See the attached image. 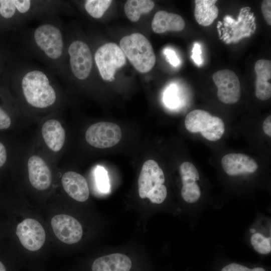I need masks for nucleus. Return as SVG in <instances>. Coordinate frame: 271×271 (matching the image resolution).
<instances>
[{"label":"nucleus","instance_id":"f257e3e1","mask_svg":"<svg viewBox=\"0 0 271 271\" xmlns=\"http://www.w3.org/2000/svg\"><path fill=\"white\" fill-rule=\"evenodd\" d=\"M22 88L24 97L31 105L40 108L53 105L56 94L45 73L38 70L29 71L22 80Z\"/></svg>","mask_w":271,"mask_h":271},{"label":"nucleus","instance_id":"f03ea898","mask_svg":"<svg viewBox=\"0 0 271 271\" xmlns=\"http://www.w3.org/2000/svg\"><path fill=\"white\" fill-rule=\"evenodd\" d=\"M120 48L135 69L141 73L150 71L156 63V56L148 39L140 33L123 37Z\"/></svg>","mask_w":271,"mask_h":271},{"label":"nucleus","instance_id":"7ed1b4c3","mask_svg":"<svg viewBox=\"0 0 271 271\" xmlns=\"http://www.w3.org/2000/svg\"><path fill=\"white\" fill-rule=\"evenodd\" d=\"M186 128L192 133L200 132L206 139L215 142L220 140L225 131L222 119L211 115L202 109H195L190 112L185 119Z\"/></svg>","mask_w":271,"mask_h":271},{"label":"nucleus","instance_id":"20e7f679","mask_svg":"<svg viewBox=\"0 0 271 271\" xmlns=\"http://www.w3.org/2000/svg\"><path fill=\"white\" fill-rule=\"evenodd\" d=\"M250 8H242L237 21L230 16L224 18V28H221L223 34L220 37L225 43H236L243 38L249 37L255 29V18L253 13L250 12Z\"/></svg>","mask_w":271,"mask_h":271},{"label":"nucleus","instance_id":"39448f33","mask_svg":"<svg viewBox=\"0 0 271 271\" xmlns=\"http://www.w3.org/2000/svg\"><path fill=\"white\" fill-rule=\"evenodd\" d=\"M94 59L101 77L106 81L113 80L116 70L126 62L122 50L114 43L100 46L95 53Z\"/></svg>","mask_w":271,"mask_h":271},{"label":"nucleus","instance_id":"423d86ee","mask_svg":"<svg viewBox=\"0 0 271 271\" xmlns=\"http://www.w3.org/2000/svg\"><path fill=\"white\" fill-rule=\"evenodd\" d=\"M34 37L37 45L48 57L57 59L62 56L63 41L59 28L50 24H43L35 30Z\"/></svg>","mask_w":271,"mask_h":271},{"label":"nucleus","instance_id":"0eeeda50","mask_svg":"<svg viewBox=\"0 0 271 271\" xmlns=\"http://www.w3.org/2000/svg\"><path fill=\"white\" fill-rule=\"evenodd\" d=\"M121 130L115 123L99 122L92 124L85 132L87 142L91 146L99 149L112 147L121 138Z\"/></svg>","mask_w":271,"mask_h":271},{"label":"nucleus","instance_id":"6e6552de","mask_svg":"<svg viewBox=\"0 0 271 271\" xmlns=\"http://www.w3.org/2000/svg\"><path fill=\"white\" fill-rule=\"evenodd\" d=\"M213 80L217 88V95L223 103L231 104L238 101L241 88L239 79L232 70L223 69L212 75Z\"/></svg>","mask_w":271,"mask_h":271},{"label":"nucleus","instance_id":"1a4fd4ad","mask_svg":"<svg viewBox=\"0 0 271 271\" xmlns=\"http://www.w3.org/2000/svg\"><path fill=\"white\" fill-rule=\"evenodd\" d=\"M68 51L74 75L80 80L86 79L91 72L93 63L88 46L81 41H75L70 45Z\"/></svg>","mask_w":271,"mask_h":271},{"label":"nucleus","instance_id":"9d476101","mask_svg":"<svg viewBox=\"0 0 271 271\" xmlns=\"http://www.w3.org/2000/svg\"><path fill=\"white\" fill-rule=\"evenodd\" d=\"M16 234L22 245L30 251H36L43 245L46 233L42 225L36 220L27 218L17 226Z\"/></svg>","mask_w":271,"mask_h":271},{"label":"nucleus","instance_id":"9b49d317","mask_svg":"<svg viewBox=\"0 0 271 271\" xmlns=\"http://www.w3.org/2000/svg\"><path fill=\"white\" fill-rule=\"evenodd\" d=\"M51 224L56 237L66 244L77 243L82 236L81 224L71 216L56 215L52 218Z\"/></svg>","mask_w":271,"mask_h":271},{"label":"nucleus","instance_id":"f8f14e48","mask_svg":"<svg viewBox=\"0 0 271 271\" xmlns=\"http://www.w3.org/2000/svg\"><path fill=\"white\" fill-rule=\"evenodd\" d=\"M165 181L164 172L158 163L153 160L146 161L142 166L138 179L140 197L146 198L151 190L163 184Z\"/></svg>","mask_w":271,"mask_h":271},{"label":"nucleus","instance_id":"ddd939ff","mask_svg":"<svg viewBox=\"0 0 271 271\" xmlns=\"http://www.w3.org/2000/svg\"><path fill=\"white\" fill-rule=\"evenodd\" d=\"M179 173L183 184L181 189L183 199L189 203L196 202L201 196L200 189L196 182L199 179L197 169L191 163L185 162L180 165Z\"/></svg>","mask_w":271,"mask_h":271},{"label":"nucleus","instance_id":"4468645a","mask_svg":"<svg viewBox=\"0 0 271 271\" xmlns=\"http://www.w3.org/2000/svg\"><path fill=\"white\" fill-rule=\"evenodd\" d=\"M221 164L225 172L230 176L253 173L258 168L254 159L243 154L225 155L222 157Z\"/></svg>","mask_w":271,"mask_h":271},{"label":"nucleus","instance_id":"2eb2a0df","mask_svg":"<svg viewBox=\"0 0 271 271\" xmlns=\"http://www.w3.org/2000/svg\"><path fill=\"white\" fill-rule=\"evenodd\" d=\"M29 181L33 187L45 190L50 186L51 173L44 160L38 156L31 157L28 162Z\"/></svg>","mask_w":271,"mask_h":271},{"label":"nucleus","instance_id":"dca6fc26","mask_svg":"<svg viewBox=\"0 0 271 271\" xmlns=\"http://www.w3.org/2000/svg\"><path fill=\"white\" fill-rule=\"evenodd\" d=\"M65 192L73 199L79 202L86 201L89 196L87 181L81 175L73 171L65 173L61 179Z\"/></svg>","mask_w":271,"mask_h":271},{"label":"nucleus","instance_id":"f3484780","mask_svg":"<svg viewBox=\"0 0 271 271\" xmlns=\"http://www.w3.org/2000/svg\"><path fill=\"white\" fill-rule=\"evenodd\" d=\"M256 78L255 96L259 100L265 101L271 97V61L260 59L254 65Z\"/></svg>","mask_w":271,"mask_h":271},{"label":"nucleus","instance_id":"a211bd4d","mask_svg":"<svg viewBox=\"0 0 271 271\" xmlns=\"http://www.w3.org/2000/svg\"><path fill=\"white\" fill-rule=\"evenodd\" d=\"M132 261L125 254L114 253L96 258L91 265V271H130Z\"/></svg>","mask_w":271,"mask_h":271},{"label":"nucleus","instance_id":"6ab92c4d","mask_svg":"<svg viewBox=\"0 0 271 271\" xmlns=\"http://www.w3.org/2000/svg\"><path fill=\"white\" fill-rule=\"evenodd\" d=\"M183 19L179 15L165 11L157 12L152 22L153 31L158 34L166 31L179 32L185 27Z\"/></svg>","mask_w":271,"mask_h":271},{"label":"nucleus","instance_id":"aec40b11","mask_svg":"<svg viewBox=\"0 0 271 271\" xmlns=\"http://www.w3.org/2000/svg\"><path fill=\"white\" fill-rule=\"evenodd\" d=\"M43 139L49 147L54 152L59 151L65 141V131L61 123L56 119L47 120L42 126Z\"/></svg>","mask_w":271,"mask_h":271},{"label":"nucleus","instance_id":"412c9836","mask_svg":"<svg viewBox=\"0 0 271 271\" xmlns=\"http://www.w3.org/2000/svg\"><path fill=\"white\" fill-rule=\"evenodd\" d=\"M194 17L197 22L203 26L211 25L217 18L218 9L216 0H195Z\"/></svg>","mask_w":271,"mask_h":271},{"label":"nucleus","instance_id":"4be33fe9","mask_svg":"<svg viewBox=\"0 0 271 271\" xmlns=\"http://www.w3.org/2000/svg\"><path fill=\"white\" fill-rule=\"evenodd\" d=\"M155 3L150 0H128L124 4V9L127 18L133 22H137L143 14L151 11Z\"/></svg>","mask_w":271,"mask_h":271},{"label":"nucleus","instance_id":"5701e85b","mask_svg":"<svg viewBox=\"0 0 271 271\" xmlns=\"http://www.w3.org/2000/svg\"><path fill=\"white\" fill-rule=\"evenodd\" d=\"M112 2L111 0H87L85 3V9L92 17L99 19L102 17Z\"/></svg>","mask_w":271,"mask_h":271},{"label":"nucleus","instance_id":"b1692460","mask_svg":"<svg viewBox=\"0 0 271 271\" xmlns=\"http://www.w3.org/2000/svg\"><path fill=\"white\" fill-rule=\"evenodd\" d=\"M250 241L254 249L259 253L266 254L270 252V237H266L259 233L255 232L251 236Z\"/></svg>","mask_w":271,"mask_h":271},{"label":"nucleus","instance_id":"393cba45","mask_svg":"<svg viewBox=\"0 0 271 271\" xmlns=\"http://www.w3.org/2000/svg\"><path fill=\"white\" fill-rule=\"evenodd\" d=\"M95 178L99 190L103 193H107L109 190V179L107 172L101 166H97L95 170Z\"/></svg>","mask_w":271,"mask_h":271},{"label":"nucleus","instance_id":"a878e982","mask_svg":"<svg viewBox=\"0 0 271 271\" xmlns=\"http://www.w3.org/2000/svg\"><path fill=\"white\" fill-rule=\"evenodd\" d=\"M167 195V188L164 184H162L151 190L147 194L146 198H149L152 203L159 204L164 201Z\"/></svg>","mask_w":271,"mask_h":271},{"label":"nucleus","instance_id":"bb28decb","mask_svg":"<svg viewBox=\"0 0 271 271\" xmlns=\"http://www.w3.org/2000/svg\"><path fill=\"white\" fill-rule=\"evenodd\" d=\"M17 0H0V15L4 18L13 17L17 10Z\"/></svg>","mask_w":271,"mask_h":271},{"label":"nucleus","instance_id":"cd10ccee","mask_svg":"<svg viewBox=\"0 0 271 271\" xmlns=\"http://www.w3.org/2000/svg\"><path fill=\"white\" fill-rule=\"evenodd\" d=\"M164 101L171 107H175L178 104V98L176 91V87L171 86L166 91Z\"/></svg>","mask_w":271,"mask_h":271},{"label":"nucleus","instance_id":"c85d7f7f","mask_svg":"<svg viewBox=\"0 0 271 271\" xmlns=\"http://www.w3.org/2000/svg\"><path fill=\"white\" fill-rule=\"evenodd\" d=\"M221 271H265L261 267H255L253 269L249 268L245 266L237 264L231 263L224 267Z\"/></svg>","mask_w":271,"mask_h":271},{"label":"nucleus","instance_id":"c756f323","mask_svg":"<svg viewBox=\"0 0 271 271\" xmlns=\"http://www.w3.org/2000/svg\"><path fill=\"white\" fill-rule=\"evenodd\" d=\"M263 16L267 24L271 25V1L264 0L261 5Z\"/></svg>","mask_w":271,"mask_h":271},{"label":"nucleus","instance_id":"7c9ffc66","mask_svg":"<svg viewBox=\"0 0 271 271\" xmlns=\"http://www.w3.org/2000/svg\"><path fill=\"white\" fill-rule=\"evenodd\" d=\"M164 54L168 62L173 66L176 67L180 64V61L176 53L170 49H166Z\"/></svg>","mask_w":271,"mask_h":271},{"label":"nucleus","instance_id":"2f4dec72","mask_svg":"<svg viewBox=\"0 0 271 271\" xmlns=\"http://www.w3.org/2000/svg\"><path fill=\"white\" fill-rule=\"evenodd\" d=\"M11 124V118L7 113L0 107V129L8 128Z\"/></svg>","mask_w":271,"mask_h":271},{"label":"nucleus","instance_id":"473e14b6","mask_svg":"<svg viewBox=\"0 0 271 271\" xmlns=\"http://www.w3.org/2000/svg\"><path fill=\"white\" fill-rule=\"evenodd\" d=\"M201 53L202 51L200 45L197 43H195L192 49V58L194 62L199 66L202 63Z\"/></svg>","mask_w":271,"mask_h":271},{"label":"nucleus","instance_id":"72a5a7b5","mask_svg":"<svg viewBox=\"0 0 271 271\" xmlns=\"http://www.w3.org/2000/svg\"><path fill=\"white\" fill-rule=\"evenodd\" d=\"M263 130L264 132L269 137H271V116H268L263 123Z\"/></svg>","mask_w":271,"mask_h":271},{"label":"nucleus","instance_id":"f704fd0d","mask_svg":"<svg viewBox=\"0 0 271 271\" xmlns=\"http://www.w3.org/2000/svg\"><path fill=\"white\" fill-rule=\"evenodd\" d=\"M7 158V151L5 146L0 142V168L5 164Z\"/></svg>","mask_w":271,"mask_h":271},{"label":"nucleus","instance_id":"c9c22d12","mask_svg":"<svg viewBox=\"0 0 271 271\" xmlns=\"http://www.w3.org/2000/svg\"><path fill=\"white\" fill-rule=\"evenodd\" d=\"M0 271H7L4 264L0 261Z\"/></svg>","mask_w":271,"mask_h":271},{"label":"nucleus","instance_id":"e433bc0d","mask_svg":"<svg viewBox=\"0 0 271 271\" xmlns=\"http://www.w3.org/2000/svg\"><path fill=\"white\" fill-rule=\"evenodd\" d=\"M250 232L251 233H255L256 232V230L255 229L252 228V229H250Z\"/></svg>","mask_w":271,"mask_h":271}]
</instances>
